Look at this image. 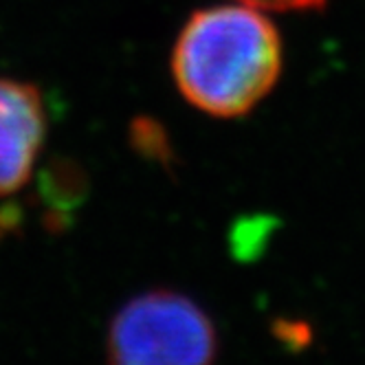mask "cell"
I'll use <instances>...</instances> for the list:
<instances>
[{
    "label": "cell",
    "mask_w": 365,
    "mask_h": 365,
    "mask_svg": "<svg viewBox=\"0 0 365 365\" xmlns=\"http://www.w3.org/2000/svg\"><path fill=\"white\" fill-rule=\"evenodd\" d=\"M282 40L267 11L236 3L196 11L172 51L174 82L192 106L240 117L275 86Z\"/></svg>",
    "instance_id": "6da1fadb"
},
{
    "label": "cell",
    "mask_w": 365,
    "mask_h": 365,
    "mask_svg": "<svg viewBox=\"0 0 365 365\" xmlns=\"http://www.w3.org/2000/svg\"><path fill=\"white\" fill-rule=\"evenodd\" d=\"M108 365H216L218 330L198 302L156 289L128 299L108 324Z\"/></svg>",
    "instance_id": "7a4b0ae2"
},
{
    "label": "cell",
    "mask_w": 365,
    "mask_h": 365,
    "mask_svg": "<svg viewBox=\"0 0 365 365\" xmlns=\"http://www.w3.org/2000/svg\"><path fill=\"white\" fill-rule=\"evenodd\" d=\"M46 137L40 91L0 77V196L16 194L29 180Z\"/></svg>",
    "instance_id": "3957f363"
},
{
    "label": "cell",
    "mask_w": 365,
    "mask_h": 365,
    "mask_svg": "<svg viewBox=\"0 0 365 365\" xmlns=\"http://www.w3.org/2000/svg\"><path fill=\"white\" fill-rule=\"evenodd\" d=\"M275 339L293 352H299L312 344V328L306 322L299 319H277L273 324Z\"/></svg>",
    "instance_id": "277c9868"
},
{
    "label": "cell",
    "mask_w": 365,
    "mask_h": 365,
    "mask_svg": "<svg viewBox=\"0 0 365 365\" xmlns=\"http://www.w3.org/2000/svg\"><path fill=\"white\" fill-rule=\"evenodd\" d=\"M259 11H308L324 7L326 0H236Z\"/></svg>",
    "instance_id": "5b68a950"
}]
</instances>
